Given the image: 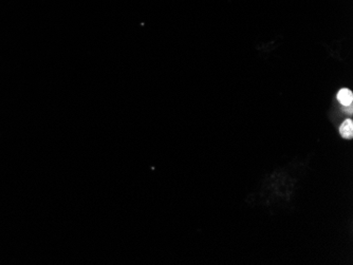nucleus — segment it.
Returning a JSON list of instances; mask_svg holds the SVG:
<instances>
[{
    "label": "nucleus",
    "instance_id": "f257e3e1",
    "mask_svg": "<svg viewBox=\"0 0 353 265\" xmlns=\"http://www.w3.org/2000/svg\"><path fill=\"white\" fill-rule=\"evenodd\" d=\"M337 99L338 102L345 106H351L352 105V101H353V94L349 89H340L337 93Z\"/></svg>",
    "mask_w": 353,
    "mask_h": 265
},
{
    "label": "nucleus",
    "instance_id": "f03ea898",
    "mask_svg": "<svg viewBox=\"0 0 353 265\" xmlns=\"http://www.w3.org/2000/svg\"><path fill=\"white\" fill-rule=\"evenodd\" d=\"M339 132L343 138L352 139L353 137V121L352 119H346L339 128Z\"/></svg>",
    "mask_w": 353,
    "mask_h": 265
}]
</instances>
